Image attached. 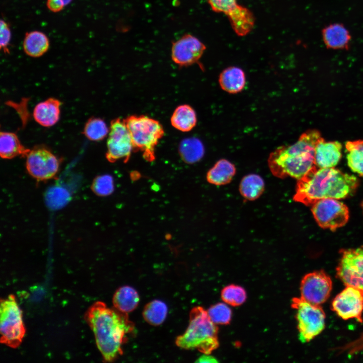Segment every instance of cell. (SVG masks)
<instances>
[{
    "mask_svg": "<svg viewBox=\"0 0 363 363\" xmlns=\"http://www.w3.org/2000/svg\"><path fill=\"white\" fill-rule=\"evenodd\" d=\"M332 288L331 278L323 270L309 273L300 283V297L313 305H320L329 298Z\"/></svg>",
    "mask_w": 363,
    "mask_h": 363,
    "instance_id": "obj_13",
    "label": "cell"
},
{
    "mask_svg": "<svg viewBox=\"0 0 363 363\" xmlns=\"http://www.w3.org/2000/svg\"><path fill=\"white\" fill-rule=\"evenodd\" d=\"M323 41L328 48L346 49L348 48L351 36L348 30L341 24L334 23L322 30Z\"/></svg>",
    "mask_w": 363,
    "mask_h": 363,
    "instance_id": "obj_18",
    "label": "cell"
},
{
    "mask_svg": "<svg viewBox=\"0 0 363 363\" xmlns=\"http://www.w3.org/2000/svg\"><path fill=\"white\" fill-rule=\"evenodd\" d=\"M62 1L63 2L65 6H66L69 5L72 2V0H62Z\"/></svg>",
    "mask_w": 363,
    "mask_h": 363,
    "instance_id": "obj_36",
    "label": "cell"
},
{
    "mask_svg": "<svg viewBox=\"0 0 363 363\" xmlns=\"http://www.w3.org/2000/svg\"><path fill=\"white\" fill-rule=\"evenodd\" d=\"M49 47V40L45 33L36 30L26 33L23 48L27 55L33 57H40L48 50Z\"/></svg>",
    "mask_w": 363,
    "mask_h": 363,
    "instance_id": "obj_21",
    "label": "cell"
},
{
    "mask_svg": "<svg viewBox=\"0 0 363 363\" xmlns=\"http://www.w3.org/2000/svg\"><path fill=\"white\" fill-rule=\"evenodd\" d=\"M204 151L203 143L195 137L185 139L180 142L178 147L182 159L188 163L199 161L203 157Z\"/></svg>",
    "mask_w": 363,
    "mask_h": 363,
    "instance_id": "obj_25",
    "label": "cell"
},
{
    "mask_svg": "<svg viewBox=\"0 0 363 363\" xmlns=\"http://www.w3.org/2000/svg\"><path fill=\"white\" fill-rule=\"evenodd\" d=\"M205 49V45L199 39L186 34L172 43L171 58L178 66L187 67L197 63Z\"/></svg>",
    "mask_w": 363,
    "mask_h": 363,
    "instance_id": "obj_15",
    "label": "cell"
},
{
    "mask_svg": "<svg viewBox=\"0 0 363 363\" xmlns=\"http://www.w3.org/2000/svg\"><path fill=\"white\" fill-rule=\"evenodd\" d=\"M332 310L344 320L356 319L362 323L363 295L357 289L346 286L333 300Z\"/></svg>",
    "mask_w": 363,
    "mask_h": 363,
    "instance_id": "obj_14",
    "label": "cell"
},
{
    "mask_svg": "<svg viewBox=\"0 0 363 363\" xmlns=\"http://www.w3.org/2000/svg\"><path fill=\"white\" fill-rule=\"evenodd\" d=\"M0 28V48L5 53H9L10 51L8 46L11 39V31L10 25L6 21L1 19Z\"/></svg>",
    "mask_w": 363,
    "mask_h": 363,
    "instance_id": "obj_33",
    "label": "cell"
},
{
    "mask_svg": "<svg viewBox=\"0 0 363 363\" xmlns=\"http://www.w3.org/2000/svg\"><path fill=\"white\" fill-rule=\"evenodd\" d=\"M91 189L97 196L104 197L109 195L114 190L112 177L108 174L97 176L93 179Z\"/></svg>",
    "mask_w": 363,
    "mask_h": 363,
    "instance_id": "obj_31",
    "label": "cell"
},
{
    "mask_svg": "<svg viewBox=\"0 0 363 363\" xmlns=\"http://www.w3.org/2000/svg\"><path fill=\"white\" fill-rule=\"evenodd\" d=\"M247 297L245 290L241 286L229 285L225 287L221 291V298L226 304L232 306H238L243 304Z\"/></svg>",
    "mask_w": 363,
    "mask_h": 363,
    "instance_id": "obj_30",
    "label": "cell"
},
{
    "mask_svg": "<svg viewBox=\"0 0 363 363\" xmlns=\"http://www.w3.org/2000/svg\"><path fill=\"white\" fill-rule=\"evenodd\" d=\"M208 2L213 11L227 16L237 35H246L253 28L255 18L253 13L237 3L236 0H208Z\"/></svg>",
    "mask_w": 363,
    "mask_h": 363,
    "instance_id": "obj_12",
    "label": "cell"
},
{
    "mask_svg": "<svg viewBox=\"0 0 363 363\" xmlns=\"http://www.w3.org/2000/svg\"><path fill=\"white\" fill-rule=\"evenodd\" d=\"M124 121L134 150L141 151L146 160L153 161L156 147L164 134L162 125L157 120L145 115H130Z\"/></svg>",
    "mask_w": 363,
    "mask_h": 363,
    "instance_id": "obj_5",
    "label": "cell"
},
{
    "mask_svg": "<svg viewBox=\"0 0 363 363\" xmlns=\"http://www.w3.org/2000/svg\"><path fill=\"white\" fill-rule=\"evenodd\" d=\"M197 362H217L218 360L214 357L208 354H204L196 361Z\"/></svg>",
    "mask_w": 363,
    "mask_h": 363,
    "instance_id": "obj_35",
    "label": "cell"
},
{
    "mask_svg": "<svg viewBox=\"0 0 363 363\" xmlns=\"http://www.w3.org/2000/svg\"><path fill=\"white\" fill-rule=\"evenodd\" d=\"M336 267V276L346 286L358 290L363 295V246L342 249Z\"/></svg>",
    "mask_w": 363,
    "mask_h": 363,
    "instance_id": "obj_8",
    "label": "cell"
},
{
    "mask_svg": "<svg viewBox=\"0 0 363 363\" xmlns=\"http://www.w3.org/2000/svg\"><path fill=\"white\" fill-rule=\"evenodd\" d=\"M362 210H363V203H362Z\"/></svg>",
    "mask_w": 363,
    "mask_h": 363,
    "instance_id": "obj_37",
    "label": "cell"
},
{
    "mask_svg": "<svg viewBox=\"0 0 363 363\" xmlns=\"http://www.w3.org/2000/svg\"><path fill=\"white\" fill-rule=\"evenodd\" d=\"M235 167L231 162L222 159L218 161L208 171L207 179L215 185H223L229 183L234 175Z\"/></svg>",
    "mask_w": 363,
    "mask_h": 363,
    "instance_id": "obj_24",
    "label": "cell"
},
{
    "mask_svg": "<svg viewBox=\"0 0 363 363\" xmlns=\"http://www.w3.org/2000/svg\"><path fill=\"white\" fill-rule=\"evenodd\" d=\"M197 122L195 110L188 104L178 106L170 118L171 125L175 129L183 132L191 131L196 126Z\"/></svg>",
    "mask_w": 363,
    "mask_h": 363,
    "instance_id": "obj_23",
    "label": "cell"
},
{
    "mask_svg": "<svg viewBox=\"0 0 363 363\" xmlns=\"http://www.w3.org/2000/svg\"><path fill=\"white\" fill-rule=\"evenodd\" d=\"M85 319L93 331L96 343L104 360L112 362L123 354V345L133 332L135 325L128 313L108 308L102 301L94 303L86 312Z\"/></svg>",
    "mask_w": 363,
    "mask_h": 363,
    "instance_id": "obj_1",
    "label": "cell"
},
{
    "mask_svg": "<svg viewBox=\"0 0 363 363\" xmlns=\"http://www.w3.org/2000/svg\"><path fill=\"white\" fill-rule=\"evenodd\" d=\"M209 317L215 324H227L231 318V311L225 304L218 303L211 307L207 311Z\"/></svg>",
    "mask_w": 363,
    "mask_h": 363,
    "instance_id": "obj_32",
    "label": "cell"
},
{
    "mask_svg": "<svg viewBox=\"0 0 363 363\" xmlns=\"http://www.w3.org/2000/svg\"><path fill=\"white\" fill-rule=\"evenodd\" d=\"M219 83L222 89L228 93H238L244 89L246 84L245 73L238 67H228L220 73Z\"/></svg>",
    "mask_w": 363,
    "mask_h": 363,
    "instance_id": "obj_20",
    "label": "cell"
},
{
    "mask_svg": "<svg viewBox=\"0 0 363 363\" xmlns=\"http://www.w3.org/2000/svg\"><path fill=\"white\" fill-rule=\"evenodd\" d=\"M30 150L21 143L15 133L1 132L0 155L2 158L11 159L18 156L26 157Z\"/></svg>",
    "mask_w": 363,
    "mask_h": 363,
    "instance_id": "obj_19",
    "label": "cell"
},
{
    "mask_svg": "<svg viewBox=\"0 0 363 363\" xmlns=\"http://www.w3.org/2000/svg\"><path fill=\"white\" fill-rule=\"evenodd\" d=\"M26 157V170L37 182L52 179L58 171L60 160L44 146L35 147Z\"/></svg>",
    "mask_w": 363,
    "mask_h": 363,
    "instance_id": "obj_10",
    "label": "cell"
},
{
    "mask_svg": "<svg viewBox=\"0 0 363 363\" xmlns=\"http://www.w3.org/2000/svg\"><path fill=\"white\" fill-rule=\"evenodd\" d=\"M264 182L259 175L251 174L242 179L239 185V191L243 197L249 200L259 198L264 190Z\"/></svg>",
    "mask_w": 363,
    "mask_h": 363,
    "instance_id": "obj_28",
    "label": "cell"
},
{
    "mask_svg": "<svg viewBox=\"0 0 363 363\" xmlns=\"http://www.w3.org/2000/svg\"><path fill=\"white\" fill-rule=\"evenodd\" d=\"M175 344L182 349H196L208 354L218 347V328L207 311L201 307L191 310L188 328L184 334L176 338Z\"/></svg>",
    "mask_w": 363,
    "mask_h": 363,
    "instance_id": "obj_4",
    "label": "cell"
},
{
    "mask_svg": "<svg viewBox=\"0 0 363 363\" xmlns=\"http://www.w3.org/2000/svg\"><path fill=\"white\" fill-rule=\"evenodd\" d=\"M291 307L296 310L299 339L302 342L310 341L324 329L326 315L320 305L295 297L292 300Z\"/></svg>",
    "mask_w": 363,
    "mask_h": 363,
    "instance_id": "obj_7",
    "label": "cell"
},
{
    "mask_svg": "<svg viewBox=\"0 0 363 363\" xmlns=\"http://www.w3.org/2000/svg\"><path fill=\"white\" fill-rule=\"evenodd\" d=\"M61 102L54 98H49L37 104L34 108V120L44 127H50L59 120Z\"/></svg>",
    "mask_w": 363,
    "mask_h": 363,
    "instance_id": "obj_17",
    "label": "cell"
},
{
    "mask_svg": "<svg viewBox=\"0 0 363 363\" xmlns=\"http://www.w3.org/2000/svg\"><path fill=\"white\" fill-rule=\"evenodd\" d=\"M321 137L318 131L309 130L302 133L295 143L278 147L270 153L268 160L271 172L282 178L302 177L316 166L315 147Z\"/></svg>",
    "mask_w": 363,
    "mask_h": 363,
    "instance_id": "obj_3",
    "label": "cell"
},
{
    "mask_svg": "<svg viewBox=\"0 0 363 363\" xmlns=\"http://www.w3.org/2000/svg\"><path fill=\"white\" fill-rule=\"evenodd\" d=\"M46 6L50 11L54 13L60 12L65 7L62 0H47Z\"/></svg>",
    "mask_w": 363,
    "mask_h": 363,
    "instance_id": "obj_34",
    "label": "cell"
},
{
    "mask_svg": "<svg viewBox=\"0 0 363 363\" xmlns=\"http://www.w3.org/2000/svg\"><path fill=\"white\" fill-rule=\"evenodd\" d=\"M345 147L348 167L363 176V140L347 141Z\"/></svg>",
    "mask_w": 363,
    "mask_h": 363,
    "instance_id": "obj_26",
    "label": "cell"
},
{
    "mask_svg": "<svg viewBox=\"0 0 363 363\" xmlns=\"http://www.w3.org/2000/svg\"><path fill=\"white\" fill-rule=\"evenodd\" d=\"M342 157V145L338 141H327L322 137L315 151V165L319 168L334 167Z\"/></svg>",
    "mask_w": 363,
    "mask_h": 363,
    "instance_id": "obj_16",
    "label": "cell"
},
{
    "mask_svg": "<svg viewBox=\"0 0 363 363\" xmlns=\"http://www.w3.org/2000/svg\"><path fill=\"white\" fill-rule=\"evenodd\" d=\"M311 211L320 227L332 231L344 226L349 217L346 205L335 199L320 200L312 205Z\"/></svg>",
    "mask_w": 363,
    "mask_h": 363,
    "instance_id": "obj_9",
    "label": "cell"
},
{
    "mask_svg": "<svg viewBox=\"0 0 363 363\" xmlns=\"http://www.w3.org/2000/svg\"><path fill=\"white\" fill-rule=\"evenodd\" d=\"M109 131V127L103 119L92 117L85 123L83 134L90 141H100L107 136Z\"/></svg>",
    "mask_w": 363,
    "mask_h": 363,
    "instance_id": "obj_29",
    "label": "cell"
},
{
    "mask_svg": "<svg viewBox=\"0 0 363 363\" xmlns=\"http://www.w3.org/2000/svg\"><path fill=\"white\" fill-rule=\"evenodd\" d=\"M140 297L137 290L130 286H123L115 292L112 303L118 311L128 313L133 311L138 306Z\"/></svg>",
    "mask_w": 363,
    "mask_h": 363,
    "instance_id": "obj_22",
    "label": "cell"
},
{
    "mask_svg": "<svg viewBox=\"0 0 363 363\" xmlns=\"http://www.w3.org/2000/svg\"><path fill=\"white\" fill-rule=\"evenodd\" d=\"M358 186L353 175L334 167L315 166L298 179L293 199L307 206L324 199H343L353 195Z\"/></svg>",
    "mask_w": 363,
    "mask_h": 363,
    "instance_id": "obj_2",
    "label": "cell"
},
{
    "mask_svg": "<svg viewBox=\"0 0 363 363\" xmlns=\"http://www.w3.org/2000/svg\"><path fill=\"white\" fill-rule=\"evenodd\" d=\"M167 312V306L164 302L154 299L146 305L142 315L146 322L151 325L157 326L165 321Z\"/></svg>",
    "mask_w": 363,
    "mask_h": 363,
    "instance_id": "obj_27",
    "label": "cell"
},
{
    "mask_svg": "<svg viewBox=\"0 0 363 363\" xmlns=\"http://www.w3.org/2000/svg\"><path fill=\"white\" fill-rule=\"evenodd\" d=\"M0 316L1 343L13 348H17L26 330L22 311L13 294L1 299Z\"/></svg>",
    "mask_w": 363,
    "mask_h": 363,
    "instance_id": "obj_6",
    "label": "cell"
},
{
    "mask_svg": "<svg viewBox=\"0 0 363 363\" xmlns=\"http://www.w3.org/2000/svg\"><path fill=\"white\" fill-rule=\"evenodd\" d=\"M131 136L124 119L115 118L110 122L105 157L110 162L123 159L127 162L133 151Z\"/></svg>",
    "mask_w": 363,
    "mask_h": 363,
    "instance_id": "obj_11",
    "label": "cell"
}]
</instances>
